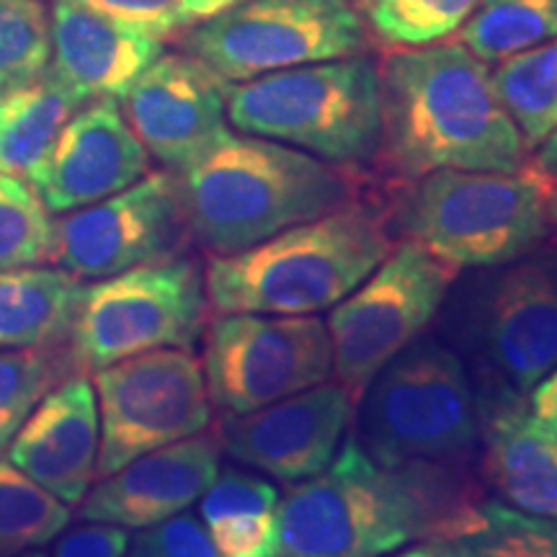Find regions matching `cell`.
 <instances>
[{
	"label": "cell",
	"instance_id": "6da1fadb",
	"mask_svg": "<svg viewBox=\"0 0 557 557\" xmlns=\"http://www.w3.org/2000/svg\"><path fill=\"white\" fill-rule=\"evenodd\" d=\"M382 150L395 171L513 173L527 145L500 101L493 70L462 41L398 47L380 65Z\"/></svg>",
	"mask_w": 557,
	"mask_h": 557
},
{
	"label": "cell",
	"instance_id": "7a4b0ae2",
	"mask_svg": "<svg viewBox=\"0 0 557 557\" xmlns=\"http://www.w3.org/2000/svg\"><path fill=\"white\" fill-rule=\"evenodd\" d=\"M434 470L380 468L351 434L329 468L278 500L276 557H385L438 537L472 504L438 491Z\"/></svg>",
	"mask_w": 557,
	"mask_h": 557
},
{
	"label": "cell",
	"instance_id": "3957f363",
	"mask_svg": "<svg viewBox=\"0 0 557 557\" xmlns=\"http://www.w3.org/2000/svg\"><path fill=\"white\" fill-rule=\"evenodd\" d=\"M186 227L214 256L246 250L351 201L331 163L267 137L225 132L176 171Z\"/></svg>",
	"mask_w": 557,
	"mask_h": 557
},
{
	"label": "cell",
	"instance_id": "277c9868",
	"mask_svg": "<svg viewBox=\"0 0 557 557\" xmlns=\"http://www.w3.org/2000/svg\"><path fill=\"white\" fill-rule=\"evenodd\" d=\"M393 250L374 209L348 205L246 250L212 256L205 271L218 315H318L351 295Z\"/></svg>",
	"mask_w": 557,
	"mask_h": 557
},
{
	"label": "cell",
	"instance_id": "5b68a950",
	"mask_svg": "<svg viewBox=\"0 0 557 557\" xmlns=\"http://www.w3.org/2000/svg\"><path fill=\"white\" fill-rule=\"evenodd\" d=\"M227 122L325 163H367L382 148L380 65L351 54L227 83Z\"/></svg>",
	"mask_w": 557,
	"mask_h": 557
},
{
	"label": "cell",
	"instance_id": "8992f818",
	"mask_svg": "<svg viewBox=\"0 0 557 557\" xmlns=\"http://www.w3.org/2000/svg\"><path fill=\"white\" fill-rule=\"evenodd\" d=\"M359 444L380 468H442L480 438V403L462 359L436 338H418L361 395Z\"/></svg>",
	"mask_w": 557,
	"mask_h": 557
},
{
	"label": "cell",
	"instance_id": "52a82bcc",
	"mask_svg": "<svg viewBox=\"0 0 557 557\" xmlns=\"http://www.w3.org/2000/svg\"><path fill=\"white\" fill-rule=\"evenodd\" d=\"M549 189L527 165L500 171H434L403 199L400 225L438 261L496 269L532 253L549 227Z\"/></svg>",
	"mask_w": 557,
	"mask_h": 557
},
{
	"label": "cell",
	"instance_id": "ba28073f",
	"mask_svg": "<svg viewBox=\"0 0 557 557\" xmlns=\"http://www.w3.org/2000/svg\"><path fill=\"white\" fill-rule=\"evenodd\" d=\"M207 287L197 261L143 263L99 278L83 292L67 338L78 374H94L116 361L158 348H194L207 331Z\"/></svg>",
	"mask_w": 557,
	"mask_h": 557
},
{
	"label": "cell",
	"instance_id": "9c48e42d",
	"mask_svg": "<svg viewBox=\"0 0 557 557\" xmlns=\"http://www.w3.org/2000/svg\"><path fill=\"white\" fill-rule=\"evenodd\" d=\"M225 83L361 54L367 26L351 0H243L181 37Z\"/></svg>",
	"mask_w": 557,
	"mask_h": 557
},
{
	"label": "cell",
	"instance_id": "30bf717a",
	"mask_svg": "<svg viewBox=\"0 0 557 557\" xmlns=\"http://www.w3.org/2000/svg\"><path fill=\"white\" fill-rule=\"evenodd\" d=\"M459 271L403 240L325 320L333 374L354 400L400 351L426 333Z\"/></svg>",
	"mask_w": 557,
	"mask_h": 557
},
{
	"label": "cell",
	"instance_id": "8fae6325",
	"mask_svg": "<svg viewBox=\"0 0 557 557\" xmlns=\"http://www.w3.org/2000/svg\"><path fill=\"white\" fill-rule=\"evenodd\" d=\"M462 338L491 387L519 400L557 367V253L496 267L468 292Z\"/></svg>",
	"mask_w": 557,
	"mask_h": 557
},
{
	"label": "cell",
	"instance_id": "7c38bea8",
	"mask_svg": "<svg viewBox=\"0 0 557 557\" xmlns=\"http://www.w3.org/2000/svg\"><path fill=\"white\" fill-rule=\"evenodd\" d=\"M201 369L222 416L253 413L329 382V329L318 315H218L207 329Z\"/></svg>",
	"mask_w": 557,
	"mask_h": 557
},
{
	"label": "cell",
	"instance_id": "4fadbf2b",
	"mask_svg": "<svg viewBox=\"0 0 557 557\" xmlns=\"http://www.w3.org/2000/svg\"><path fill=\"white\" fill-rule=\"evenodd\" d=\"M90 377L101 418L96 480L148 451L197 436L212 423L205 369L189 348L137 354Z\"/></svg>",
	"mask_w": 557,
	"mask_h": 557
},
{
	"label": "cell",
	"instance_id": "5bb4252c",
	"mask_svg": "<svg viewBox=\"0 0 557 557\" xmlns=\"http://www.w3.org/2000/svg\"><path fill=\"white\" fill-rule=\"evenodd\" d=\"M186 227L176 173H145L137 184L54 220L52 261L78 278H107L178 256Z\"/></svg>",
	"mask_w": 557,
	"mask_h": 557
},
{
	"label": "cell",
	"instance_id": "9a60e30c",
	"mask_svg": "<svg viewBox=\"0 0 557 557\" xmlns=\"http://www.w3.org/2000/svg\"><path fill=\"white\" fill-rule=\"evenodd\" d=\"M357 400L341 382H323L253 413L225 418L222 451L284 483H305L336 459Z\"/></svg>",
	"mask_w": 557,
	"mask_h": 557
},
{
	"label": "cell",
	"instance_id": "2e32d148",
	"mask_svg": "<svg viewBox=\"0 0 557 557\" xmlns=\"http://www.w3.org/2000/svg\"><path fill=\"white\" fill-rule=\"evenodd\" d=\"M120 101L145 150L173 171L230 132L227 83L186 52L160 54Z\"/></svg>",
	"mask_w": 557,
	"mask_h": 557
},
{
	"label": "cell",
	"instance_id": "e0dca14e",
	"mask_svg": "<svg viewBox=\"0 0 557 557\" xmlns=\"http://www.w3.org/2000/svg\"><path fill=\"white\" fill-rule=\"evenodd\" d=\"M148 163L120 101L96 99L70 116L32 186L52 214H65L129 189Z\"/></svg>",
	"mask_w": 557,
	"mask_h": 557
},
{
	"label": "cell",
	"instance_id": "ac0fdd59",
	"mask_svg": "<svg viewBox=\"0 0 557 557\" xmlns=\"http://www.w3.org/2000/svg\"><path fill=\"white\" fill-rule=\"evenodd\" d=\"M220 434H201L148 451L101 478L81 500V519L148 529L189 511L220 472Z\"/></svg>",
	"mask_w": 557,
	"mask_h": 557
},
{
	"label": "cell",
	"instance_id": "d6986e66",
	"mask_svg": "<svg viewBox=\"0 0 557 557\" xmlns=\"http://www.w3.org/2000/svg\"><path fill=\"white\" fill-rule=\"evenodd\" d=\"M99 444L101 418L94 380L73 374L37 403L5 449V459L62 504L78 506L96 480Z\"/></svg>",
	"mask_w": 557,
	"mask_h": 557
},
{
	"label": "cell",
	"instance_id": "ffe728a7",
	"mask_svg": "<svg viewBox=\"0 0 557 557\" xmlns=\"http://www.w3.org/2000/svg\"><path fill=\"white\" fill-rule=\"evenodd\" d=\"M50 73L83 103L116 99L163 54V41L90 11L78 0H54L50 11Z\"/></svg>",
	"mask_w": 557,
	"mask_h": 557
},
{
	"label": "cell",
	"instance_id": "44dd1931",
	"mask_svg": "<svg viewBox=\"0 0 557 557\" xmlns=\"http://www.w3.org/2000/svg\"><path fill=\"white\" fill-rule=\"evenodd\" d=\"M483 472L506 506L557 519V436L529 413L527 400H487Z\"/></svg>",
	"mask_w": 557,
	"mask_h": 557
},
{
	"label": "cell",
	"instance_id": "7402d4cb",
	"mask_svg": "<svg viewBox=\"0 0 557 557\" xmlns=\"http://www.w3.org/2000/svg\"><path fill=\"white\" fill-rule=\"evenodd\" d=\"M86 284L65 269L0 271V348L67 346Z\"/></svg>",
	"mask_w": 557,
	"mask_h": 557
},
{
	"label": "cell",
	"instance_id": "603a6c76",
	"mask_svg": "<svg viewBox=\"0 0 557 557\" xmlns=\"http://www.w3.org/2000/svg\"><path fill=\"white\" fill-rule=\"evenodd\" d=\"M81 107L86 103L50 70L29 86L0 96V171L32 184Z\"/></svg>",
	"mask_w": 557,
	"mask_h": 557
},
{
	"label": "cell",
	"instance_id": "cb8c5ba5",
	"mask_svg": "<svg viewBox=\"0 0 557 557\" xmlns=\"http://www.w3.org/2000/svg\"><path fill=\"white\" fill-rule=\"evenodd\" d=\"M278 500L274 483L225 468L199 498V519L222 557H276Z\"/></svg>",
	"mask_w": 557,
	"mask_h": 557
},
{
	"label": "cell",
	"instance_id": "d4e9b609",
	"mask_svg": "<svg viewBox=\"0 0 557 557\" xmlns=\"http://www.w3.org/2000/svg\"><path fill=\"white\" fill-rule=\"evenodd\" d=\"M429 547L438 557H557V519L485 500L429 540Z\"/></svg>",
	"mask_w": 557,
	"mask_h": 557
},
{
	"label": "cell",
	"instance_id": "484cf974",
	"mask_svg": "<svg viewBox=\"0 0 557 557\" xmlns=\"http://www.w3.org/2000/svg\"><path fill=\"white\" fill-rule=\"evenodd\" d=\"M493 83L527 150L557 129V37L500 62Z\"/></svg>",
	"mask_w": 557,
	"mask_h": 557
},
{
	"label": "cell",
	"instance_id": "4316f807",
	"mask_svg": "<svg viewBox=\"0 0 557 557\" xmlns=\"http://www.w3.org/2000/svg\"><path fill=\"white\" fill-rule=\"evenodd\" d=\"M557 37V0H483L459 41L483 62H504Z\"/></svg>",
	"mask_w": 557,
	"mask_h": 557
},
{
	"label": "cell",
	"instance_id": "83f0119b",
	"mask_svg": "<svg viewBox=\"0 0 557 557\" xmlns=\"http://www.w3.org/2000/svg\"><path fill=\"white\" fill-rule=\"evenodd\" d=\"M70 506L0 459V557L39 549L65 532Z\"/></svg>",
	"mask_w": 557,
	"mask_h": 557
},
{
	"label": "cell",
	"instance_id": "f1b7e54d",
	"mask_svg": "<svg viewBox=\"0 0 557 557\" xmlns=\"http://www.w3.org/2000/svg\"><path fill=\"white\" fill-rule=\"evenodd\" d=\"M67 346L60 348H0V455L58 382L73 377Z\"/></svg>",
	"mask_w": 557,
	"mask_h": 557
},
{
	"label": "cell",
	"instance_id": "f546056e",
	"mask_svg": "<svg viewBox=\"0 0 557 557\" xmlns=\"http://www.w3.org/2000/svg\"><path fill=\"white\" fill-rule=\"evenodd\" d=\"M483 0H357L361 18L393 47H426L451 37Z\"/></svg>",
	"mask_w": 557,
	"mask_h": 557
},
{
	"label": "cell",
	"instance_id": "4dcf8cb0",
	"mask_svg": "<svg viewBox=\"0 0 557 557\" xmlns=\"http://www.w3.org/2000/svg\"><path fill=\"white\" fill-rule=\"evenodd\" d=\"M54 220L29 181L0 171V271L52 261Z\"/></svg>",
	"mask_w": 557,
	"mask_h": 557
},
{
	"label": "cell",
	"instance_id": "1f68e13d",
	"mask_svg": "<svg viewBox=\"0 0 557 557\" xmlns=\"http://www.w3.org/2000/svg\"><path fill=\"white\" fill-rule=\"evenodd\" d=\"M50 58V13L45 3L0 0V96L41 78Z\"/></svg>",
	"mask_w": 557,
	"mask_h": 557
},
{
	"label": "cell",
	"instance_id": "d6a6232c",
	"mask_svg": "<svg viewBox=\"0 0 557 557\" xmlns=\"http://www.w3.org/2000/svg\"><path fill=\"white\" fill-rule=\"evenodd\" d=\"M78 3L165 41L184 37L194 26L220 16L243 0H78Z\"/></svg>",
	"mask_w": 557,
	"mask_h": 557
},
{
	"label": "cell",
	"instance_id": "836d02e7",
	"mask_svg": "<svg viewBox=\"0 0 557 557\" xmlns=\"http://www.w3.org/2000/svg\"><path fill=\"white\" fill-rule=\"evenodd\" d=\"M129 557H222L201 519L178 513L156 527L139 529L129 542Z\"/></svg>",
	"mask_w": 557,
	"mask_h": 557
},
{
	"label": "cell",
	"instance_id": "e575fe53",
	"mask_svg": "<svg viewBox=\"0 0 557 557\" xmlns=\"http://www.w3.org/2000/svg\"><path fill=\"white\" fill-rule=\"evenodd\" d=\"M129 532L116 524L90 521L58 542L52 557H124L129 553Z\"/></svg>",
	"mask_w": 557,
	"mask_h": 557
},
{
	"label": "cell",
	"instance_id": "d590c367",
	"mask_svg": "<svg viewBox=\"0 0 557 557\" xmlns=\"http://www.w3.org/2000/svg\"><path fill=\"white\" fill-rule=\"evenodd\" d=\"M527 408L542 429L557 436V367L545 380L534 385L532 393H529Z\"/></svg>",
	"mask_w": 557,
	"mask_h": 557
},
{
	"label": "cell",
	"instance_id": "8d00e7d4",
	"mask_svg": "<svg viewBox=\"0 0 557 557\" xmlns=\"http://www.w3.org/2000/svg\"><path fill=\"white\" fill-rule=\"evenodd\" d=\"M524 165L547 186L549 194L557 191V129L547 139H542L534 158Z\"/></svg>",
	"mask_w": 557,
	"mask_h": 557
},
{
	"label": "cell",
	"instance_id": "74e56055",
	"mask_svg": "<svg viewBox=\"0 0 557 557\" xmlns=\"http://www.w3.org/2000/svg\"><path fill=\"white\" fill-rule=\"evenodd\" d=\"M389 557H438L434 549L429 545H421V547H410V549H403L398 555H389Z\"/></svg>",
	"mask_w": 557,
	"mask_h": 557
},
{
	"label": "cell",
	"instance_id": "f35d334b",
	"mask_svg": "<svg viewBox=\"0 0 557 557\" xmlns=\"http://www.w3.org/2000/svg\"><path fill=\"white\" fill-rule=\"evenodd\" d=\"M547 214H549V222L557 227V191L549 194V201H547Z\"/></svg>",
	"mask_w": 557,
	"mask_h": 557
},
{
	"label": "cell",
	"instance_id": "ab89813d",
	"mask_svg": "<svg viewBox=\"0 0 557 557\" xmlns=\"http://www.w3.org/2000/svg\"><path fill=\"white\" fill-rule=\"evenodd\" d=\"M21 557H47L45 553H37V549H32V553H24Z\"/></svg>",
	"mask_w": 557,
	"mask_h": 557
}]
</instances>
